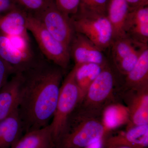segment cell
<instances>
[{
  "label": "cell",
  "instance_id": "obj_8",
  "mask_svg": "<svg viewBox=\"0 0 148 148\" xmlns=\"http://www.w3.org/2000/svg\"><path fill=\"white\" fill-rule=\"evenodd\" d=\"M148 46V44L137 42L125 36L115 39L110 47L112 60L118 71L126 75Z\"/></svg>",
  "mask_w": 148,
  "mask_h": 148
},
{
  "label": "cell",
  "instance_id": "obj_13",
  "mask_svg": "<svg viewBox=\"0 0 148 148\" xmlns=\"http://www.w3.org/2000/svg\"><path fill=\"white\" fill-rule=\"evenodd\" d=\"M124 36L137 42L148 43V6L130 10L125 22Z\"/></svg>",
  "mask_w": 148,
  "mask_h": 148
},
{
  "label": "cell",
  "instance_id": "obj_2",
  "mask_svg": "<svg viewBox=\"0 0 148 148\" xmlns=\"http://www.w3.org/2000/svg\"><path fill=\"white\" fill-rule=\"evenodd\" d=\"M111 130L103 121L102 114L77 107L69 119L58 148H87L101 142Z\"/></svg>",
  "mask_w": 148,
  "mask_h": 148
},
{
  "label": "cell",
  "instance_id": "obj_9",
  "mask_svg": "<svg viewBox=\"0 0 148 148\" xmlns=\"http://www.w3.org/2000/svg\"><path fill=\"white\" fill-rule=\"evenodd\" d=\"M69 51L75 65L94 63L103 66L108 63L103 51L86 37L77 32H75Z\"/></svg>",
  "mask_w": 148,
  "mask_h": 148
},
{
  "label": "cell",
  "instance_id": "obj_6",
  "mask_svg": "<svg viewBox=\"0 0 148 148\" xmlns=\"http://www.w3.org/2000/svg\"><path fill=\"white\" fill-rule=\"evenodd\" d=\"M27 27L46 59L64 70L67 69L71 59L69 49L56 40L37 18L29 13Z\"/></svg>",
  "mask_w": 148,
  "mask_h": 148
},
{
  "label": "cell",
  "instance_id": "obj_4",
  "mask_svg": "<svg viewBox=\"0 0 148 148\" xmlns=\"http://www.w3.org/2000/svg\"><path fill=\"white\" fill-rule=\"evenodd\" d=\"M113 71L108 63L90 85L84 98L77 108L98 114H102L108 106L114 103V91L116 83Z\"/></svg>",
  "mask_w": 148,
  "mask_h": 148
},
{
  "label": "cell",
  "instance_id": "obj_20",
  "mask_svg": "<svg viewBox=\"0 0 148 148\" xmlns=\"http://www.w3.org/2000/svg\"><path fill=\"white\" fill-rule=\"evenodd\" d=\"M75 66L77 67L75 79L79 91V105L82 102L90 85L100 73L104 66L94 63Z\"/></svg>",
  "mask_w": 148,
  "mask_h": 148
},
{
  "label": "cell",
  "instance_id": "obj_15",
  "mask_svg": "<svg viewBox=\"0 0 148 148\" xmlns=\"http://www.w3.org/2000/svg\"><path fill=\"white\" fill-rule=\"evenodd\" d=\"M20 79L18 72L13 75L0 90V121L18 109Z\"/></svg>",
  "mask_w": 148,
  "mask_h": 148
},
{
  "label": "cell",
  "instance_id": "obj_26",
  "mask_svg": "<svg viewBox=\"0 0 148 148\" xmlns=\"http://www.w3.org/2000/svg\"><path fill=\"white\" fill-rule=\"evenodd\" d=\"M18 6L15 0H0V16Z\"/></svg>",
  "mask_w": 148,
  "mask_h": 148
},
{
  "label": "cell",
  "instance_id": "obj_11",
  "mask_svg": "<svg viewBox=\"0 0 148 148\" xmlns=\"http://www.w3.org/2000/svg\"><path fill=\"white\" fill-rule=\"evenodd\" d=\"M101 148L128 147L146 148L148 146V124L128 127L123 132L108 135L102 141Z\"/></svg>",
  "mask_w": 148,
  "mask_h": 148
},
{
  "label": "cell",
  "instance_id": "obj_14",
  "mask_svg": "<svg viewBox=\"0 0 148 148\" xmlns=\"http://www.w3.org/2000/svg\"><path fill=\"white\" fill-rule=\"evenodd\" d=\"M28 14L18 6L0 16V33L30 39L27 27Z\"/></svg>",
  "mask_w": 148,
  "mask_h": 148
},
{
  "label": "cell",
  "instance_id": "obj_7",
  "mask_svg": "<svg viewBox=\"0 0 148 148\" xmlns=\"http://www.w3.org/2000/svg\"><path fill=\"white\" fill-rule=\"evenodd\" d=\"M34 16L56 40L69 49L75 32L71 16L60 10L53 0H51L41 12Z\"/></svg>",
  "mask_w": 148,
  "mask_h": 148
},
{
  "label": "cell",
  "instance_id": "obj_1",
  "mask_svg": "<svg viewBox=\"0 0 148 148\" xmlns=\"http://www.w3.org/2000/svg\"><path fill=\"white\" fill-rule=\"evenodd\" d=\"M64 70L38 58L20 72L18 112L26 132L50 124L56 108Z\"/></svg>",
  "mask_w": 148,
  "mask_h": 148
},
{
  "label": "cell",
  "instance_id": "obj_10",
  "mask_svg": "<svg viewBox=\"0 0 148 148\" xmlns=\"http://www.w3.org/2000/svg\"><path fill=\"white\" fill-rule=\"evenodd\" d=\"M123 94L129 114L128 127L148 124V86L125 89Z\"/></svg>",
  "mask_w": 148,
  "mask_h": 148
},
{
  "label": "cell",
  "instance_id": "obj_21",
  "mask_svg": "<svg viewBox=\"0 0 148 148\" xmlns=\"http://www.w3.org/2000/svg\"><path fill=\"white\" fill-rule=\"evenodd\" d=\"M102 117L104 122L111 130L129 122L127 107L117 103L108 106L103 111Z\"/></svg>",
  "mask_w": 148,
  "mask_h": 148
},
{
  "label": "cell",
  "instance_id": "obj_18",
  "mask_svg": "<svg viewBox=\"0 0 148 148\" xmlns=\"http://www.w3.org/2000/svg\"><path fill=\"white\" fill-rule=\"evenodd\" d=\"M129 11V6L125 0L109 1L106 15L112 28L114 40L124 36L125 22Z\"/></svg>",
  "mask_w": 148,
  "mask_h": 148
},
{
  "label": "cell",
  "instance_id": "obj_28",
  "mask_svg": "<svg viewBox=\"0 0 148 148\" xmlns=\"http://www.w3.org/2000/svg\"><path fill=\"white\" fill-rule=\"evenodd\" d=\"M112 148H137L130 147H116Z\"/></svg>",
  "mask_w": 148,
  "mask_h": 148
},
{
  "label": "cell",
  "instance_id": "obj_27",
  "mask_svg": "<svg viewBox=\"0 0 148 148\" xmlns=\"http://www.w3.org/2000/svg\"><path fill=\"white\" fill-rule=\"evenodd\" d=\"M129 6L130 10L148 5V0H125Z\"/></svg>",
  "mask_w": 148,
  "mask_h": 148
},
{
  "label": "cell",
  "instance_id": "obj_3",
  "mask_svg": "<svg viewBox=\"0 0 148 148\" xmlns=\"http://www.w3.org/2000/svg\"><path fill=\"white\" fill-rule=\"evenodd\" d=\"M76 66L66 76L60 88L55 112L49 124L53 145L63 137L68 121L79 102V91L75 79Z\"/></svg>",
  "mask_w": 148,
  "mask_h": 148
},
{
  "label": "cell",
  "instance_id": "obj_17",
  "mask_svg": "<svg viewBox=\"0 0 148 148\" xmlns=\"http://www.w3.org/2000/svg\"><path fill=\"white\" fill-rule=\"evenodd\" d=\"M125 76L124 89L148 86V46L143 51L134 68Z\"/></svg>",
  "mask_w": 148,
  "mask_h": 148
},
{
  "label": "cell",
  "instance_id": "obj_5",
  "mask_svg": "<svg viewBox=\"0 0 148 148\" xmlns=\"http://www.w3.org/2000/svg\"><path fill=\"white\" fill-rule=\"evenodd\" d=\"M71 18L75 32L86 37L102 51L110 47L114 34L107 15L77 13Z\"/></svg>",
  "mask_w": 148,
  "mask_h": 148
},
{
  "label": "cell",
  "instance_id": "obj_16",
  "mask_svg": "<svg viewBox=\"0 0 148 148\" xmlns=\"http://www.w3.org/2000/svg\"><path fill=\"white\" fill-rule=\"evenodd\" d=\"M23 132L22 122L17 109L0 121V148L11 147Z\"/></svg>",
  "mask_w": 148,
  "mask_h": 148
},
{
  "label": "cell",
  "instance_id": "obj_23",
  "mask_svg": "<svg viewBox=\"0 0 148 148\" xmlns=\"http://www.w3.org/2000/svg\"><path fill=\"white\" fill-rule=\"evenodd\" d=\"M17 5L27 13L37 15L47 6L51 0H15Z\"/></svg>",
  "mask_w": 148,
  "mask_h": 148
},
{
  "label": "cell",
  "instance_id": "obj_19",
  "mask_svg": "<svg viewBox=\"0 0 148 148\" xmlns=\"http://www.w3.org/2000/svg\"><path fill=\"white\" fill-rule=\"evenodd\" d=\"M53 145L49 125L25 133L11 148H48Z\"/></svg>",
  "mask_w": 148,
  "mask_h": 148
},
{
  "label": "cell",
  "instance_id": "obj_22",
  "mask_svg": "<svg viewBox=\"0 0 148 148\" xmlns=\"http://www.w3.org/2000/svg\"><path fill=\"white\" fill-rule=\"evenodd\" d=\"M110 0H80L77 13L107 14Z\"/></svg>",
  "mask_w": 148,
  "mask_h": 148
},
{
  "label": "cell",
  "instance_id": "obj_24",
  "mask_svg": "<svg viewBox=\"0 0 148 148\" xmlns=\"http://www.w3.org/2000/svg\"><path fill=\"white\" fill-rule=\"evenodd\" d=\"M61 11L71 16L77 12L80 0H53Z\"/></svg>",
  "mask_w": 148,
  "mask_h": 148
},
{
  "label": "cell",
  "instance_id": "obj_12",
  "mask_svg": "<svg viewBox=\"0 0 148 148\" xmlns=\"http://www.w3.org/2000/svg\"><path fill=\"white\" fill-rule=\"evenodd\" d=\"M0 56L13 66L17 73L22 71L38 58L30 50H25L15 45L10 38L0 33Z\"/></svg>",
  "mask_w": 148,
  "mask_h": 148
},
{
  "label": "cell",
  "instance_id": "obj_25",
  "mask_svg": "<svg viewBox=\"0 0 148 148\" xmlns=\"http://www.w3.org/2000/svg\"><path fill=\"white\" fill-rule=\"evenodd\" d=\"M16 73L13 66L0 56V90L8 82L10 77Z\"/></svg>",
  "mask_w": 148,
  "mask_h": 148
}]
</instances>
